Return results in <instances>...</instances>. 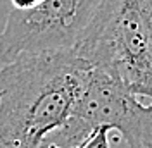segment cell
Returning a JSON list of instances; mask_svg holds the SVG:
<instances>
[{"mask_svg": "<svg viewBox=\"0 0 152 148\" xmlns=\"http://www.w3.org/2000/svg\"><path fill=\"white\" fill-rule=\"evenodd\" d=\"M92 65L71 52L21 55L0 69V148H38L66 124Z\"/></svg>", "mask_w": 152, "mask_h": 148, "instance_id": "cell-1", "label": "cell"}, {"mask_svg": "<svg viewBox=\"0 0 152 148\" xmlns=\"http://www.w3.org/2000/svg\"><path fill=\"white\" fill-rule=\"evenodd\" d=\"M71 119L90 133L118 131L130 148H152V102L142 103L99 69H92Z\"/></svg>", "mask_w": 152, "mask_h": 148, "instance_id": "cell-4", "label": "cell"}, {"mask_svg": "<svg viewBox=\"0 0 152 148\" xmlns=\"http://www.w3.org/2000/svg\"><path fill=\"white\" fill-rule=\"evenodd\" d=\"M100 0H43L31 9H12L0 33V60L75 50Z\"/></svg>", "mask_w": 152, "mask_h": 148, "instance_id": "cell-3", "label": "cell"}, {"mask_svg": "<svg viewBox=\"0 0 152 148\" xmlns=\"http://www.w3.org/2000/svg\"><path fill=\"white\" fill-rule=\"evenodd\" d=\"M10 2H12L14 9H18V10H26V9H31V7L38 5V4H42L43 0H10Z\"/></svg>", "mask_w": 152, "mask_h": 148, "instance_id": "cell-5", "label": "cell"}, {"mask_svg": "<svg viewBox=\"0 0 152 148\" xmlns=\"http://www.w3.org/2000/svg\"><path fill=\"white\" fill-rule=\"evenodd\" d=\"M73 52L152 102V0H100Z\"/></svg>", "mask_w": 152, "mask_h": 148, "instance_id": "cell-2", "label": "cell"}]
</instances>
